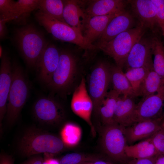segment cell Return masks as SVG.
<instances>
[{
    "instance_id": "4fadbf2b",
    "label": "cell",
    "mask_w": 164,
    "mask_h": 164,
    "mask_svg": "<svg viewBox=\"0 0 164 164\" xmlns=\"http://www.w3.org/2000/svg\"><path fill=\"white\" fill-rule=\"evenodd\" d=\"M127 2L139 24L149 29L153 34H158L160 29L157 20L155 7L152 0H129Z\"/></svg>"
},
{
    "instance_id": "6da1fadb",
    "label": "cell",
    "mask_w": 164,
    "mask_h": 164,
    "mask_svg": "<svg viewBox=\"0 0 164 164\" xmlns=\"http://www.w3.org/2000/svg\"><path fill=\"white\" fill-rule=\"evenodd\" d=\"M139 24L134 28L119 34L111 40L94 45L112 57L116 66L122 69L130 52L134 45L145 34L146 29Z\"/></svg>"
},
{
    "instance_id": "d590c367",
    "label": "cell",
    "mask_w": 164,
    "mask_h": 164,
    "mask_svg": "<svg viewBox=\"0 0 164 164\" xmlns=\"http://www.w3.org/2000/svg\"><path fill=\"white\" fill-rule=\"evenodd\" d=\"M157 156L149 158L134 159L128 164H155Z\"/></svg>"
},
{
    "instance_id": "5bb4252c",
    "label": "cell",
    "mask_w": 164,
    "mask_h": 164,
    "mask_svg": "<svg viewBox=\"0 0 164 164\" xmlns=\"http://www.w3.org/2000/svg\"><path fill=\"white\" fill-rule=\"evenodd\" d=\"M60 51L53 44L48 43L42 52L37 64L38 77L46 87L51 80L58 65Z\"/></svg>"
},
{
    "instance_id": "d4e9b609",
    "label": "cell",
    "mask_w": 164,
    "mask_h": 164,
    "mask_svg": "<svg viewBox=\"0 0 164 164\" xmlns=\"http://www.w3.org/2000/svg\"><path fill=\"white\" fill-rule=\"evenodd\" d=\"M164 86V80L154 70H149L146 76L141 84L138 96L143 98L158 92Z\"/></svg>"
},
{
    "instance_id": "ac0fdd59",
    "label": "cell",
    "mask_w": 164,
    "mask_h": 164,
    "mask_svg": "<svg viewBox=\"0 0 164 164\" xmlns=\"http://www.w3.org/2000/svg\"><path fill=\"white\" fill-rule=\"evenodd\" d=\"M63 16L66 23L83 36L86 25L90 17L85 13L80 2L76 0H64Z\"/></svg>"
},
{
    "instance_id": "9a60e30c",
    "label": "cell",
    "mask_w": 164,
    "mask_h": 164,
    "mask_svg": "<svg viewBox=\"0 0 164 164\" xmlns=\"http://www.w3.org/2000/svg\"><path fill=\"white\" fill-rule=\"evenodd\" d=\"M162 118L141 121L125 127L127 143L132 145L135 142L150 137L162 127Z\"/></svg>"
},
{
    "instance_id": "e0dca14e",
    "label": "cell",
    "mask_w": 164,
    "mask_h": 164,
    "mask_svg": "<svg viewBox=\"0 0 164 164\" xmlns=\"http://www.w3.org/2000/svg\"><path fill=\"white\" fill-rule=\"evenodd\" d=\"M135 18L132 14L125 10L114 18L97 40V43L108 42L121 33L136 26H134Z\"/></svg>"
},
{
    "instance_id": "ba28073f",
    "label": "cell",
    "mask_w": 164,
    "mask_h": 164,
    "mask_svg": "<svg viewBox=\"0 0 164 164\" xmlns=\"http://www.w3.org/2000/svg\"><path fill=\"white\" fill-rule=\"evenodd\" d=\"M125 127L114 123L104 126L101 138V145L105 153L111 158L122 162L127 157L125 149L127 142Z\"/></svg>"
},
{
    "instance_id": "277c9868",
    "label": "cell",
    "mask_w": 164,
    "mask_h": 164,
    "mask_svg": "<svg viewBox=\"0 0 164 164\" xmlns=\"http://www.w3.org/2000/svg\"><path fill=\"white\" fill-rule=\"evenodd\" d=\"M29 86L23 70L16 62L12 64V81L8 96L6 118L13 124L17 119L28 98Z\"/></svg>"
},
{
    "instance_id": "1f68e13d",
    "label": "cell",
    "mask_w": 164,
    "mask_h": 164,
    "mask_svg": "<svg viewBox=\"0 0 164 164\" xmlns=\"http://www.w3.org/2000/svg\"><path fill=\"white\" fill-rule=\"evenodd\" d=\"M156 10L158 25L164 39V0H151Z\"/></svg>"
},
{
    "instance_id": "52a82bcc",
    "label": "cell",
    "mask_w": 164,
    "mask_h": 164,
    "mask_svg": "<svg viewBox=\"0 0 164 164\" xmlns=\"http://www.w3.org/2000/svg\"><path fill=\"white\" fill-rule=\"evenodd\" d=\"M111 66L106 62L98 63L91 72L88 84L89 94L93 103V111L99 116L100 108L111 82Z\"/></svg>"
},
{
    "instance_id": "8992f818",
    "label": "cell",
    "mask_w": 164,
    "mask_h": 164,
    "mask_svg": "<svg viewBox=\"0 0 164 164\" xmlns=\"http://www.w3.org/2000/svg\"><path fill=\"white\" fill-rule=\"evenodd\" d=\"M77 60L70 51H60L59 62L50 81L46 86L51 95L55 93L62 96L66 94L72 84L77 67Z\"/></svg>"
},
{
    "instance_id": "3957f363",
    "label": "cell",
    "mask_w": 164,
    "mask_h": 164,
    "mask_svg": "<svg viewBox=\"0 0 164 164\" xmlns=\"http://www.w3.org/2000/svg\"><path fill=\"white\" fill-rule=\"evenodd\" d=\"M65 146L61 138L54 135L30 130L22 137L19 149L22 155L26 157L43 153L53 156L62 152Z\"/></svg>"
},
{
    "instance_id": "8fae6325",
    "label": "cell",
    "mask_w": 164,
    "mask_h": 164,
    "mask_svg": "<svg viewBox=\"0 0 164 164\" xmlns=\"http://www.w3.org/2000/svg\"><path fill=\"white\" fill-rule=\"evenodd\" d=\"M164 106V86L157 93L143 98L136 104L133 116V124L156 118Z\"/></svg>"
},
{
    "instance_id": "74e56055",
    "label": "cell",
    "mask_w": 164,
    "mask_h": 164,
    "mask_svg": "<svg viewBox=\"0 0 164 164\" xmlns=\"http://www.w3.org/2000/svg\"><path fill=\"white\" fill-rule=\"evenodd\" d=\"M7 22L4 19H0V40L4 39L6 36L7 31L6 24Z\"/></svg>"
},
{
    "instance_id": "7bdbcfd3",
    "label": "cell",
    "mask_w": 164,
    "mask_h": 164,
    "mask_svg": "<svg viewBox=\"0 0 164 164\" xmlns=\"http://www.w3.org/2000/svg\"><path fill=\"white\" fill-rule=\"evenodd\" d=\"M162 119H164V108L163 112H162Z\"/></svg>"
},
{
    "instance_id": "f1b7e54d",
    "label": "cell",
    "mask_w": 164,
    "mask_h": 164,
    "mask_svg": "<svg viewBox=\"0 0 164 164\" xmlns=\"http://www.w3.org/2000/svg\"><path fill=\"white\" fill-rule=\"evenodd\" d=\"M39 0H19L15 1L8 22L26 15L37 9Z\"/></svg>"
},
{
    "instance_id": "484cf974",
    "label": "cell",
    "mask_w": 164,
    "mask_h": 164,
    "mask_svg": "<svg viewBox=\"0 0 164 164\" xmlns=\"http://www.w3.org/2000/svg\"><path fill=\"white\" fill-rule=\"evenodd\" d=\"M153 34L151 37L153 68L164 80V45L158 34Z\"/></svg>"
},
{
    "instance_id": "5b68a950",
    "label": "cell",
    "mask_w": 164,
    "mask_h": 164,
    "mask_svg": "<svg viewBox=\"0 0 164 164\" xmlns=\"http://www.w3.org/2000/svg\"><path fill=\"white\" fill-rule=\"evenodd\" d=\"M35 16L39 24L56 38L75 44L85 50L97 49L94 44L89 43L81 34L66 23L39 11Z\"/></svg>"
},
{
    "instance_id": "ee69618b",
    "label": "cell",
    "mask_w": 164,
    "mask_h": 164,
    "mask_svg": "<svg viewBox=\"0 0 164 164\" xmlns=\"http://www.w3.org/2000/svg\"><path fill=\"white\" fill-rule=\"evenodd\" d=\"M163 128L164 130V122L163 124Z\"/></svg>"
},
{
    "instance_id": "83f0119b",
    "label": "cell",
    "mask_w": 164,
    "mask_h": 164,
    "mask_svg": "<svg viewBox=\"0 0 164 164\" xmlns=\"http://www.w3.org/2000/svg\"><path fill=\"white\" fill-rule=\"evenodd\" d=\"M61 138L65 145L74 146L79 142L82 136L81 128L71 123L65 124L60 132Z\"/></svg>"
},
{
    "instance_id": "f546056e",
    "label": "cell",
    "mask_w": 164,
    "mask_h": 164,
    "mask_svg": "<svg viewBox=\"0 0 164 164\" xmlns=\"http://www.w3.org/2000/svg\"><path fill=\"white\" fill-rule=\"evenodd\" d=\"M149 70L143 67L130 68L125 73L137 96L140 86Z\"/></svg>"
},
{
    "instance_id": "44dd1931",
    "label": "cell",
    "mask_w": 164,
    "mask_h": 164,
    "mask_svg": "<svg viewBox=\"0 0 164 164\" xmlns=\"http://www.w3.org/2000/svg\"><path fill=\"white\" fill-rule=\"evenodd\" d=\"M121 12L90 17L83 36L89 43L94 44L93 43L100 38L111 21Z\"/></svg>"
},
{
    "instance_id": "d6986e66",
    "label": "cell",
    "mask_w": 164,
    "mask_h": 164,
    "mask_svg": "<svg viewBox=\"0 0 164 164\" xmlns=\"http://www.w3.org/2000/svg\"><path fill=\"white\" fill-rule=\"evenodd\" d=\"M126 2L122 0L91 1L85 12L90 17L120 13L125 10Z\"/></svg>"
},
{
    "instance_id": "9c48e42d",
    "label": "cell",
    "mask_w": 164,
    "mask_h": 164,
    "mask_svg": "<svg viewBox=\"0 0 164 164\" xmlns=\"http://www.w3.org/2000/svg\"><path fill=\"white\" fill-rule=\"evenodd\" d=\"M71 108L75 114L86 122L90 128L92 135L95 136V128L91 119L93 110V103L87 91L84 77L82 78L79 84L73 94Z\"/></svg>"
},
{
    "instance_id": "60d3db41",
    "label": "cell",
    "mask_w": 164,
    "mask_h": 164,
    "mask_svg": "<svg viewBox=\"0 0 164 164\" xmlns=\"http://www.w3.org/2000/svg\"><path fill=\"white\" fill-rule=\"evenodd\" d=\"M81 164H113L111 163L104 161L102 160L95 161L86 162Z\"/></svg>"
},
{
    "instance_id": "836d02e7",
    "label": "cell",
    "mask_w": 164,
    "mask_h": 164,
    "mask_svg": "<svg viewBox=\"0 0 164 164\" xmlns=\"http://www.w3.org/2000/svg\"><path fill=\"white\" fill-rule=\"evenodd\" d=\"M15 1L12 0H0V19L8 22V19Z\"/></svg>"
},
{
    "instance_id": "ffe728a7",
    "label": "cell",
    "mask_w": 164,
    "mask_h": 164,
    "mask_svg": "<svg viewBox=\"0 0 164 164\" xmlns=\"http://www.w3.org/2000/svg\"><path fill=\"white\" fill-rule=\"evenodd\" d=\"M133 98L120 95L116 103L114 119L115 123L126 127L133 124V118L136 104Z\"/></svg>"
},
{
    "instance_id": "cb8c5ba5",
    "label": "cell",
    "mask_w": 164,
    "mask_h": 164,
    "mask_svg": "<svg viewBox=\"0 0 164 164\" xmlns=\"http://www.w3.org/2000/svg\"><path fill=\"white\" fill-rule=\"evenodd\" d=\"M120 95L114 89L108 92L100 108L99 116L104 126L115 123L114 119L116 103Z\"/></svg>"
},
{
    "instance_id": "7c38bea8",
    "label": "cell",
    "mask_w": 164,
    "mask_h": 164,
    "mask_svg": "<svg viewBox=\"0 0 164 164\" xmlns=\"http://www.w3.org/2000/svg\"><path fill=\"white\" fill-rule=\"evenodd\" d=\"M151 37H142L133 46L127 58L125 65L128 69L153 68Z\"/></svg>"
},
{
    "instance_id": "f35d334b",
    "label": "cell",
    "mask_w": 164,
    "mask_h": 164,
    "mask_svg": "<svg viewBox=\"0 0 164 164\" xmlns=\"http://www.w3.org/2000/svg\"><path fill=\"white\" fill-rule=\"evenodd\" d=\"M44 159L43 164H60L59 160L53 158L52 156L47 154Z\"/></svg>"
},
{
    "instance_id": "e575fe53",
    "label": "cell",
    "mask_w": 164,
    "mask_h": 164,
    "mask_svg": "<svg viewBox=\"0 0 164 164\" xmlns=\"http://www.w3.org/2000/svg\"><path fill=\"white\" fill-rule=\"evenodd\" d=\"M27 159L20 164H43L44 159L42 157L37 154L28 157Z\"/></svg>"
},
{
    "instance_id": "4316f807",
    "label": "cell",
    "mask_w": 164,
    "mask_h": 164,
    "mask_svg": "<svg viewBox=\"0 0 164 164\" xmlns=\"http://www.w3.org/2000/svg\"><path fill=\"white\" fill-rule=\"evenodd\" d=\"M64 7L63 0H39L37 9L39 11L66 22L63 16Z\"/></svg>"
},
{
    "instance_id": "d6a6232c",
    "label": "cell",
    "mask_w": 164,
    "mask_h": 164,
    "mask_svg": "<svg viewBox=\"0 0 164 164\" xmlns=\"http://www.w3.org/2000/svg\"><path fill=\"white\" fill-rule=\"evenodd\" d=\"M150 138L159 154L164 155V129L162 127Z\"/></svg>"
},
{
    "instance_id": "2e32d148",
    "label": "cell",
    "mask_w": 164,
    "mask_h": 164,
    "mask_svg": "<svg viewBox=\"0 0 164 164\" xmlns=\"http://www.w3.org/2000/svg\"><path fill=\"white\" fill-rule=\"evenodd\" d=\"M12 81V64L9 55L3 53L0 67V124L6 115L9 93Z\"/></svg>"
},
{
    "instance_id": "30bf717a",
    "label": "cell",
    "mask_w": 164,
    "mask_h": 164,
    "mask_svg": "<svg viewBox=\"0 0 164 164\" xmlns=\"http://www.w3.org/2000/svg\"><path fill=\"white\" fill-rule=\"evenodd\" d=\"M33 112L38 120L50 125L59 124L65 118L63 108L51 96L38 99L34 104Z\"/></svg>"
},
{
    "instance_id": "4dcf8cb0",
    "label": "cell",
    "mask_w": 164,
    "mask_h": 164,
    "mask_svg": "<svg viewBox=\"0 0 164 164\" xmlns=\"http://www.w3.org/2000/svg\"><path fill=\"white\" fill-rule=\"evenodd\" d=\"M102 160L99 156L78 153L68 154L59 160L60 164H81Z\"/></svg>"
},
{
    "instance_id": "ab89813d",
    "label": "cell",
    "mask_w": 164,
    "mask_h": 164,
    "mask_svg": "<svg viewBox=\"0 0 164 164\" xmlns=\"http://www.w3.org/2000/svg\"><path fill=\"white\" fill-rule=\"evenodd\" d=\"M155 164H164V155L159 154L157 155Z\"/></svg>"
},
{
    "instance_id": "b9f144b4",
    "label": "cell",
    "mask_w": 164,
    "mask_h": 164,
    "mask_svg": "<svg viewBox=\"0 0 164 164\" xmlns=\"http://www.w3.org/2000/svg\"><path fill=\"white\" fill-rule=\"evenodd\" d=\"M3 53V52L2 48L1 45H0V57L1 58L2 56Z\"/></svg>"
},
{
    "instance_id": "8d00e7d4",
    "label": "cell",
    "mask_w": 164,
    "mask_h": 164,
    "mask_svg": "<svg viewBox=\"0 0 164 164\" xmlns=\"http://www.w3.org/2000/svg\"><path fill=\"white\" fill-rule=\"evenodd\" d=\"M0 164H15L12 157L8 155L1 153L0 155Z\"/></svg>"
},
{
    "instance_id": "7402d4cb",
    "label": "cell",
    "mask_w": 164,
    "mask_h": 164,
    "mask_svg": "<svg viewBox=\"0 0 164 164\" xmlns=\"http://www.w3.org/2000/svg\"><path fill=\"white\" fill-rule=\"evenodd\" d=\"M125 153L127 157L137 159L152 158L160 154L150 138L134 145H127Z\"/></svg>"
},
{
    "instance_id": "603a6c76",
    "label": "cell",
    "mask_w": 164,
    "mask_h": 164,
    "mask_svg": "<svg viewBox=\"0 0 164 164\" xmlns=\"http://www.w3.org/2000/svg\"><path fill=\"white\" fill-rule=\"evenodd\" d=\"M111 78L113 89L121 95L133 98L137 96L122 69L116 65L111 66Z\"/></svg>"
},
{
    "instance_id": "7a4b0ae2",
    "label": "cell",
    "mask_w": 164,
    "mask_h": 164,
    "mask_svg": "<svg viewBox=\"0 0 164 164\" xmlns=\"http://www.w3.org/2000/svg\"><path fill=\"white\" fill-rule=\"evenodd\" d=\"M17 45L28 66L36 68L39 58L48 44L44 36L32 26L27 25L16 29Z\"/></svg>"
}]
</instances>
